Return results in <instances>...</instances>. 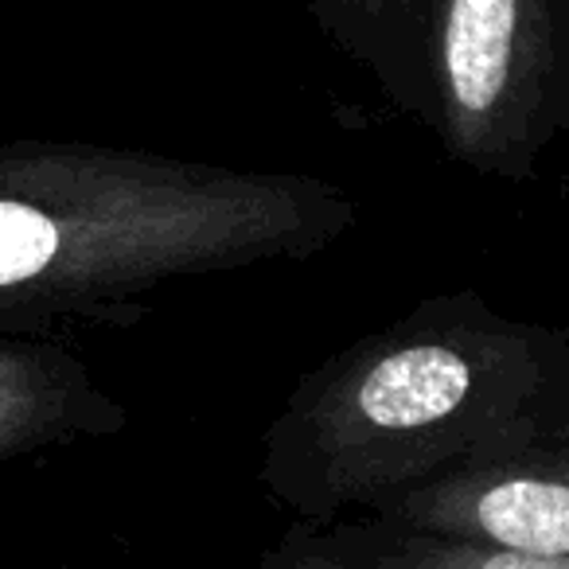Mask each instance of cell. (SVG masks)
<instances>
[{"instance_id": "obj_5", "label": "cell", "mask_w": 569, "mask_h": 569, "mask_svg": "<svg viewBox=\"0 0 569 569\" xmlns=\"http://www.w3.org/2000/svg\"><path fill=\"white\" fill-rule=\"evenodd\" d=\"M309 4L348 40H379L382 32L410 20L421 0H309Z\"/></svg>"}, {"instance_id": "obj_4", "label": "cell", "mask_w": 569, "mask_h": 569, "mask_svg": "<svg viewBox=\"0 0 569 569\" xmlns=\"http://www.w3.org/2000/svg\"><path fill=\"white\" fill-rule=\"evenodd\" d=\"M59 250V230L43 211L0 199V284L36 277Z\"/></svg>"}, {"instance_id": "obj_2", "label": "cell", "mask_w": 569, "mask_h": 569, "mask_svg": "<svg viewBox=\"0 0 569 569\" xmlns=\"http://www.w3.org/2000/svg\"><path fill=\"white\" fill-rule=\"evenodd\" d=\"M468 395V367L445 348L398 351L367 375L359 410L382 429H410L452 413Z\"/></svg>"}, {"instance_id": "obj_6", "label": "cell", "mask_w": 569, "mask_h": 569, "mask_svg": "<svg viewBox=\"0 0 569 569\" xmlns=\"http://www.w3.org/2000/svg\"><path fill=\"white\" fill-rule=\"evenodd\" d=\"M476 569H566V566H561V558H530V553L503 550L499 558H483Z\"/></svg>"}, {"instance_id": "obj_1", "label": "cell", "mask_w": 569, "mask_h": 569, "mask_svg": "<svg viewBox=\"0 0 569 569\" xmlns=\"http://www.w3.org/2000/svg\"><path fill=\"white\" fill-rule=\"evenodd\" d=\"M561 0H437V59L465 126L515 118L542 87Z\"/></svg>"}, {"instance_id": "obj_3", "label": "cell", "mask_w": 569, "mask_h": 569, "mask_svg": "<svg viewBox=\"0 0 569 569\" xmlns=\"http://www.w3.org/2000/svg\"><path fill=\"white\" fill-rule=\"evenodd\" d=\"M476 519L511 553L566 558L569 550V491L561 480L499 483L480 499Z\"/></svg>"}]
</instances>
